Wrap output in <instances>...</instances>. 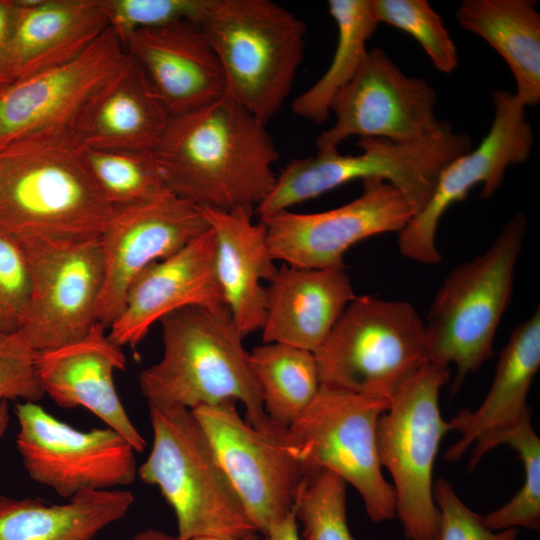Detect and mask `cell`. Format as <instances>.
I'll use <instances>...</instances> for the list:
<instances>
[{
  "instance_id": "obj_1",
  "label": "cell",
  "mask_w": 540,
  "mask_h": 540,
  "mask_svg": "<svg viewBox=\"0 0 540 540\" xmlns=\"http://www.w3.org/2000/svg\"><path fill=\"white\" fill-rule=\"evenodd\" d=\"M266 125L225 94L172 117L152 150L166 187L199 207L256 208L275 183L279 159Z\"/></svg>"
},
{
  "instance_id": "obj_2",
  "label": "cell",
  "mask_w": 540,
  "mask_h": 540,
  "mask_svg": "<svg viewBox=\"0 0 540 540\" xmlns=\"http://www.w3.org/2000/svg\"><path fill=\"white\" fill-rule=\"evenodd\" d=\"M159 323L162 357L139 375L148 405L192 411L234 400L244 405L245 419L254 428L264 432L284 428L264 410L244 337L227 306L185 307Z\"/></svg>"
},
{
  "instance_id": "obj_3",
  "label": "cell",
  "mask_w": 540,
  "mask_h": 540,
  "mask_svg": "<svg viewBox=\"0 0 540 540\" xmlns=\"http://www.w3.org/2000/svg\"><path fill=\"white\" fill-rule=\"evenodd\" d=\"M74 142L0 150V226L16 237L100 238L114 215Z\"/></svg>"
},
{
  "instance_id": "obj_4",
  "label": "cell",
  "mask_w": 540,
  "mask_h": 540,
  "mask_svg": "<svg viewBox=\"0 0 540 540\" xmlns=\"http://www.w3.org/2000/svg\"><path fill=\"white\" fill-rule=\"evenodd\" d=\"M197 24L221 64L225 95L267 124L303 61L305 23L271 0H209Z\"/></svg>"
},
{
  "instance_id": "obj_5",
  "label": "cell",
  "mask_w": 540,
  "mask_h": 540,
  "mask_svg": "<svg viewBox=\"0 0 540 540\" xmlns=\"http://www.w3.org/2000/svg\"><path fill=\"white\" fill-rule=\"evenodd\" d=\"M526 229L525 216L514 215L490 247L453 268L435 294L425 322L426 362L455 365L452 394L492 357Z\"/></svg>"
},
{
  "instance_id": "obj_6",
  "label": "cell",
  "mask_w": 540,
  "mask_h": 540,
  "mask_svg": "<svg viewBox=\"0 0 540 540\" xmlns=\"http://www.w3.org/2000/svg\"><path fill=\"white\" fill-rule=\"evenodd\" d=\"M148 406L153 444L137 474L174 510L177 539L257 533L193 412Z\"/></svg>"
},
{
  "instance_id": "obj_7",
  "label": "cell",
  "mask_w": 540,
  "mask_h": 540,
  "mask_svg": "<svg viewBox=\"0 0 540 540\" xmlns=\"http://www.w3.org/2000/svg\"><path fill=\"white\" fill-rule=\"evenodd\" d=\"M356 145L361 149L358 154H341L334 148L290 160L255 213L260 218L289 210L351 181L379 178L394 185L416 214L428 202L441 170L471 150L472 140L445 122L437 132L417 141L360 138Z\"/></svg>"
},
{
  "instance_id": "obj_8",
  "label": "cell",
  "mask_w": 540,
  "mask_h": 540,
  "mask_svg": "<svg viewBox=\"0 0 540 540\" xmlns=\"http://www.w3.org/2000/svg\"><path fill=\"white\" fill-rule=\"evenodd\" d=\"M425 322L408 301L355 296L314 352L320 384L390 400L426 362Z\"/></svg>"
},
{
  "instance_id": "obj_9",
  "label": "cell",
  "mask_w": 540,
  "mask_h": 540,
  "mask_svg": "<svg viewBox=\"0 0 540 540\" xmlns=\"http://www.w3.org/2000/svg\"><path fill=\"white\" fill-rule=\"evenodd\" d=\"M450 376L449 367L425 362L394 393L376 424L379 460L392 476L395 513L409 540H438L433 470L442 438L451 431L439 407Z\"/></svg>"
},
{
  "instance_id": "obj_10",
  "label": "cell",
  "mask_w": 540,
  "mask_h": 540,
  "mask_svg": "<svg viewBox=\"0 0 540 540\" xmlns=\"http://www.w3.org/2000/svg\"><path fill=\"white\" fill-rule=\"evenodd\" d=\"M390 400L321 385L288 428L289 450L302 473L324 469L350 483L373 522L395 517V492L383 476L376 424Z\"/></svg>"
},
{
  "instance_id": "obj_11",
  "label": "cell",
  "mask_w": 540,
  "mask_h": 540,
  "mask_svg": "<svg viewBox=\"0 0 540 540\" xmlns=\"http://www.w3.org/2000/svg\"><path fill=\"white\" fill-rule=\"evenodd\" d=\"M126 50L108 27L85 51L0 92V150L75 142L91 99L123 62Z\"/></svg>"
},
{
  "instance_id": "obj_12",
  "label": "cell",
  "mask_w": 540,
  "mask_h": 540,
  "mask_svg": "<svg viewBox=\"0 0 540 540\" xmlns=\"http://www.w3.org/2000/svg\"><path fill=\"white\" fill-rule=\"evenodd\" d=\"M17 238L30 273V293L19 331L36 351L54 349L87 336L98 323L104 285L99 238Z\"/></svg>"
},
{
  "instance_id": "obj_13",
  "label": "cell",
  "mask_w": 540,
  "mask_h": 540,
  "mask_svg": "<svg viewBox=\"0 0 540 540\" xmlns=\"http://www.w3.org/2000/svg\"><path fill=\"white\" fill-rule=\"evenodd\" d=\"M15 415L16 446L26 472L60 496L111 490L135 480L136 450L113 429H75L35 402L16 404Z\"/></svg>"
},
{
  "instance_id": "obj_14",
  "label": "cell",
  "mask_w": 540,
  "mask_h": 540,
  "mask_svg": "<svg viewBox=\"0 0 540 540\" xmlns=\"http://www.w3.org/2000/svg\"><path fill=\"white\" fill-rule=\"evenodd\" d=\"M257 532L264 535L292 510L302 478L289 450L288 428L264 432L243 419L236 401L192 410Z\"/></svg>"
},
{
  "instance_id": "obj_15",
  "label": "cell",
  "mask_w": 540,
  "mask_h": 540,
  "mask_svg": "<svg viewBox=\"0 0 540 540\" xmlns=\"http://www.w3.org/2000/svg\"><path fill=\"white\" fill-rule=\"evenodd\" d=\"M362 184L357 198L331 210H283L260 217L272 258L292 267L345 269L349 248L378 234L400 232L415 215L413 206L394 185L379 178Z\"/></svg>"
},
{
  "instance_id": "obj_16",
  "label": "cell",
  "mask_w": 540,
  "mask_h": 540,
  "mask_svg": "<svg viewBox=\"0 0 540 540\" xmlns=\"http://www.w3.org/2000/svg\"><path fill=\"white\" fill-rule=\"evenodd\" d=\"M492 104L494 117L487 135L441 170L426 205L398 232V248L404 257L427 265L442 262L435 237L445 211L478 184H482L481 197L490 198L507 168L528 159L533 132L525 119V106L507 90L493 91Z\"/></svg>"
},
{
  "instance_id": "obj_17",
  "label": "cell",
  "mask_w": 540,
  "mask_h": 540,
  "mask_svg": "<svg viewBox=\"0 0 540 540\" xmlns=\"http://www.w3.org/2000/svg\"><path fill=\"white\" fill-rule=\"evenodd\" d=\"M436 91L405 75L384 50L373 48L354 78L335 97L334 124L316 139L318 150L338 148L351 136L413 142L437 132Z\"/></svg>"
},
{
  "instance_id": "obj_18",
  "label": "cell",
  "mask_w": 540,
  "mask_h": 540,
  "mask_svg": "<svg viewBox=\"0 0 540 540\" xmlns=\"http://www.w3.org/2000/svg\"><path fill=\"white\" fill-rule=\"evenodd\" d=\"M208 229L200 207L171 192L114 211L99 238L104 285L98 323L108 329L122 311L129 288L139 274Z\"/></svg>"
},
{
  "instance_id": "obj_19",
  "label": "cell",
  "mask_w": 540,
  "mask_h": 540,
  "mask_svg": "<svg viewBox=\"0 0 540 540\" xmlns=\"http://www.w3.org/2000/svg\"><path fill=\"white\" fill-rule=\"evenodd\" d=\"M191 306H226L216 275L215 238L210 227L139 274L122 311L107 329L108 336L120 347H135L154 323Z\"/></svg>"
},
{
  "instance_id": "obj_20",
  "label": "cell",
  "mask_w": 540,
  "mask_h": 540,
  "mask_svg": "<svg viewBox=\"0 0 540 540\" xmlns=\"http://www.w3.org/2000/svg\"><path fill=\"white\" fill-rule=\"evenodd\" d=\"M122 44L171 118L198 110L225 94L219 59L195 22L139 29Z\"/></svg>"
},
{
  "instance_id": "obj_21",
  "label": "cell",
  "mask_w": 540,
  "mask_h": 540,
  "mask_svg": "<svg viewBox=\"0 0 540 540\" xmlns=\"http://www.w3.org/2000/svg\"><path fill=\"white\" fill-rule=\"evenodd\" d=\"M106 330L97 323L78 341L36 351L37 376L44 394L58 406L88 409L141 452L145 439L128 417L114 383V372L125 369L126 357Z\"/></svg>"
},
{
  "instance_id": "obj_22",
  "label": "cell",
  "mask_w": 540,
  "mask_h": 540,
  "mask_svg": "<svg viewBox=\"0 0 540 540\" xmlns=\"http://www.w3.org/2000/svg\"><path fill=\"white\" fill-rule=\"evenodd\" d=\"M14 2L3 66L5 88L73 60L108 28L100 0Z\"/></svg>"
},
{
  "instance_id": "obj_23",
  "label": "cell",
  "mask_w": 540,
  "mask_h": 540,
  "mask_svg": "<svg viewBox=\"0 0 540 540\" xmlns=\"http://www.w3.org/2000/svg\"><path fill=\"white\" fill-rule=\"evenodd\" d=\"M355 296L345 269L282 264L265 286L263 342L314 353Z\"/></svg>"
},
{
  "instance_id": "obj_24",
  "label": "cell",
  "mask_w": 540,
  "mask_h": 540,
  "mask_svg": "<svg viewBox=\"0 0 540 540\" xmlns=\"http://www.w3.org/2000/svg\"><path fill=\"white\" fill-rule=\"evenodd\" d=\"M200 209L214 234L215 270L225 304L245 338L262 328V282L268 283L278 270L267 246L265 226L252 221L254 207Z\"/></svg>"
},
{
  "instance_id": "obj_25",
  "label": "cell",
  "mask_w": 540,
  "mask_h": 540,
  "mask_svg": "<svg viewBox=\"0 0 540 540\" xmlns=\"http://www.w3.org/2000/svg\"><path fill=\"white\" fill-rule=\"evenodd\" d=\"M170 119L144 71L126 52L84 110L74 140L86 148L152 151Z\"/></svg>"
},
{
  "instance_id": "obj_26",
  "label": "cell",
  "mask_w": 540,
  "mask_h": 540,
  "mask_svg": "<svg viewBox=\"0 0 540 540\" xmlns=\"http://www.w3.org/2000/svg\"><path fill=\"white\" fill-rule=\"evenodd\" d=\"M540 367V310L518 324L499 354L491 387L473 410H462L449 422L461 436L444 454L456 461L475 441L517 424L530 413L526 400Z\"/></svg>"
},
{
  "instance_id": "obj_27",
  "label": "cell",
  "mask_w": 540,
  "mask_h": 540,
  "mask_svg": "<svg viewBox=\"0 0 540 540\" xmlns=\"http://www.w3.org/2000/svg\"><path fill=\"white\" fill-rule=\"evenodd\" d=\"M134 502L128 490L84 491L63 504L0 496V540H93Z\"/></svg>"
},
{
  "instance_id": "obj_28",
  "label": "cell",
  "mask_w": 540,
  "mask_h": 540,
  "mask_svg": "<svg viewBox=\"0 0 540 540\" xmlns=\"http://www.w3.org/2000/svg\"><path fill=\"white\" fill-rule=\"evenodd\" d=\"M459 25L483 38L504 59L526 107L540 101V14L532 0H464Z\"/></svg>"
},
{
  "instance_id": "obj_29",
  "label": "cell",
  "mask_w": 540,
  "mask_h": 540,
  "mask_svg": "<svg viewBox=\"0 0 540 540\" xmlns=\"http://www.w3.org/2000/svg\"><path fill=\"white\" fill-rule=\"evenodd\" d=\"M329 14L337 26V44L325 73L292 102V111L316 124L324 123L338 93L354 78L379 24L372 0H330Z\"/></svg>"
},
{
  "instance_id": "obj_30",
  "label": "cell",
  "mask_w": 540,
  "mask_h": 540,
  "mask_svg": "<svg viewBox=\"0 0 540 540\" xmlns=\"http://www.w3.org/2000/svg\"><path fill=\"white\" fill-rule=\"evenodd\" d=\"M263 407L277 425L289 428L321 386L313 352L282 343H264L249 352Z\"/></svg>"
},
{
  "instance_id": "obj_31",
  "label": "cell",
  "mask_w": 540,
  "mask_h": 540,
  "mask_svg": "<svg viewBox=\"0 0 540 540\" xmlns=\"http://www.w3.org/2000/svg\"><path fill=\"white\" fill-rule=\"evenodd\" d=\"M508 444L514 449L524 467V482L519 491L500 508L481 516L483 524L492 531L524 527L540 528V439L527 414L517 424L486 438L477 440L471 452L469 470H473L492 448Z\"/></svg>"
},
{
  "instance_id": "obj_32",
  "label": "cell",
  "mask_w": 540,
  "mask_h": 540,
  "mask_svg": "<svg viewBox=\"0 0 540 540\" xmlns=\"http://www.w3.org/2000/svg\"><path fill=\"white\" fill-rule=\"evenodd\" d=\"M80 150L94 181L114 211L152 201L170 192L152 151L86 147Z\"/></svg>"
},
{
  "instance_id": "obj_33",
  "label": "cell",
  "mask_w": 540,
  "mask_h": 540,
  "mask_svg": "<svg viewBox=\"0 0 540 540\" xmlns=\"http://www.w3.org/2000/svg\"><path fill=\"white\" fill-rule=\"evenodd\" d=\"M347 483L324 469L304 472L293 510L304 540H355L346 514Z\"/></svg>"
},
{
  "instance_id": "obj_34",
  "label": "cell",
  "mask_w": 540,
  "mask_h": 540,
  "mask_svg": "<svg viewBox=\"0 0 540 540\" xmlns=\"http://www.w3.org/2000/svg\"><path fill=\"white\" fill-rule=\"evenodd\" d=\"M376 18L412 36L434 67L451 73L458 67L456 45L438 13L426 0H372Z\"/></svg>"
},
{
  "instance_id": "obj_35",
  "label": "cell",
  "mask_w": 540,
  "mask_h": 540,
  "mask_svg": "<svg viewBox=\"0 0 540 540\" xmlns=\"http://www.w3.org/2000/svg\"><path fill=\"white\" fill-rule=\"evenodd\" d=\"M209 0H100L108 27L123 43L136 30L178 21L197 23Z\"/></svg>"
},
{
  "instance_id": "obj_36",
  "label": "cell",
  "mask_w": 540,
  "mask_h": 540,
  "mask_svg": "<svg viewBox=\"0 0 540 540\" xmlns=\"http://www.w3.org/2000/svg\"><path fill=\"white\" fill-rule=\"evenodd\" d=\"M29 293L24 250L19 239L0 226V333L19 331Z\"/></svg>"
},
{
  "instance_id": "obj_37",
  "label": "cell",
  "mask_w": 540,
  "mask_h": 540,
  "mask_svg": "<svg viewBox=\"0 0 540 540\" xmlns=\"http://www.w3.org/2000/svg\"><path fill=\"white\" fill-rule=\"evenodd\" d=\"M36 350L20 331L0 333V402L44 397L36 367Z\"/></svg>"
},
{
  "instance_id": "obj_38",
  "label": "cell",
  "mask_w": 540,
  "mask_h": 540,
  "mask_svg": "<svg viewBox=\"0 0 540 540\" xmlns=\"http://www.w3.org/2000/svg\"><path fill=\"white\" fill-rule=\"evenodd\" d=\"M433 493L439 510L438 540H516L518 529H488L481 515L465 505L444 478L435 482Z\"/></svg>"
},
{
  "instance_id": "obj_39",
  "label": "cell",
  "mask_w": 540,
  "mask_h": 540,
  "mask_svg": "<svg viewBox=\"0 0 540 540\" xmlns=\"http://www.w3.org/2000/svg\"><path fill=\"white\" fill-rule=\"evenodd\" d=\"M14 0H0V92L5 88L3 66L13 27Z\"/></svg>"
},
{
  "instance_id": "obj_40",
  "label": "cell",
  "mask_w": 540,
  "mask_h": 540,
  "mask_svg": "<svg viewBox=\"0 0 540 540\" xmlns=\"http://www.w3.org/2000/svg\"><path fill=\"white\" fill-rule=\"evenodd\" d=\"M298 520L292 508L291 512L281 521L273 524L263 535V540H301L298 533Z\"/></svg>"
},
{
  "instance_id": "obj_41",
  "label": "cell",
  "mask_w": 540,
  "mask_h": 540,
  "mask_svg": "<svg viewBox=\"0 0 540 540\" xmlns=\"http://www.w3.org/2000/svg\"><path fill=\"white\" fill-rule=\"evenodd\" d=\"M132 540H178L177 536L169 535L156 529H146L137 533Z\"/></svg>"
},
{
  "instance_id": "obj_42",
  "label": "cell",
  "mask_w": 540,
  "mask_h": 540,
  "mask_svg": "<svg viewBox=\"0 0 540 540\" xmlns=\"http://www.w3.org/2000/svg\"><path fill=\"white\" fill-rule=\"evenodd\" d=\"M10 421L8 401L0 402V438L5 434Z\"/></svg>"
},
{
  "instance_id": "obj_43",
  "label": "cell",
  "mask_w": 540,
  "mask_h": 540,
  "mask_svg": "<svg viewBox=\"0 0 540 540\" xmlns=\"http://www.w3.org/2000/svg\"><path fill=\"white\" fill-rule=\"evenodd\" d=\"M192 540H258L257 533H250L243 536H201Z\"/></svg>"
}]
</instances>
